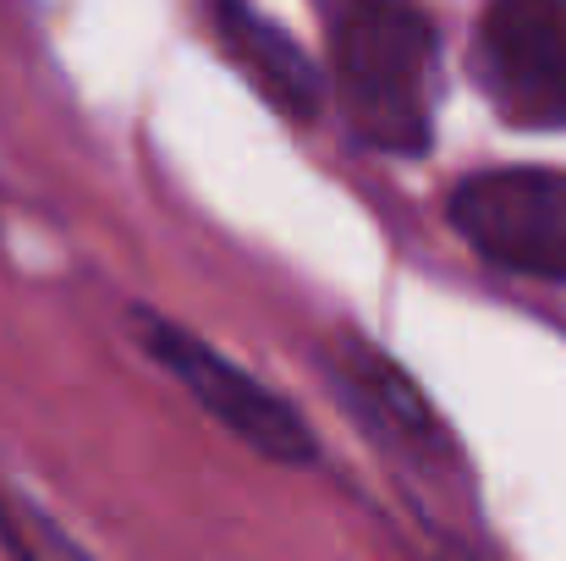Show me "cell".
I'll return each instance as SVG.
<instances>
[{
    "instance_id": "obj_7",
    "label": "cell",
    "mask_w": 566,
    "mask_h": 561,
    "mask_svg": "<svg viewBox=\"0 0 566 561\" xmlns=\"http://www.w3.org/2000/svg\"><path fill=\"white\" fill-rule=\"evenodd\" d=\"M0 551L11 561H50L44 557V546L28 534V512L6 496V485H0Z\"/></svg>"
},
{
    "instance_id": "obj_2",
    "label": "cell",
    "mask_w": 566,
    "mask_h": 561,
    "mask_svg": "<svg viewBox=\"0 0 566 561\" xmlns=\"http://www.w3.org/2000/svg\"><path fill=\"white\" fill-rule=\"evenodd\" d=\"M133 331H138L144 353L171 374L214 424H226L248 451H259L264 463H281V468H308L319 457L308 418L275 385H264L253 370H242L231 353L203 342L182 320H166L160 309L138 303L133 309Z\"/></svg>"
},
{
    "instance_id": "obj_3",
    "label": "cell",
    "mask_w": 566,
    "mask_h": 561,
    "mask_svg": "<svg viewBox=\"0 0 566 561\" xmlns=\"http://www.w3.org/2000/svg\"><path fill=\"white\" fill-rule=\"evenodd\" d=\"M451 231L495 270L528 281H566V172L495 166L446 193Z\"/></svg>"
},
{
    "instance_id": "obj_4",
    "label": "cell",
    "mask_w": 566,
    "mask_h": 561,
    "mask_svg": "<svg viewBox=\"0 0 566 561\" xmlns=\"http://www.w3.org/2000/svg\"><path fill=\"white\" fill-rule=\"evenodd\" d=\"M473 77L484 100L534 133L566 127V6L501 0L473 28Z\"/></svg>"
},
{
    "instance_id": "obj_1",
    "label": "cell",
    "mask_w": 566,
    "mask_h": 561,
    "mask_svg": "<svg viewBox=\"0 0 566 561\" xmlns=\"http://www.w3.org/2000/svg\"><path fill=\"white\" fill-rule=\"evenodd\" d=\"M325 44L347 133L379 155H423L440 111L434 22L390 0H342L325 11Z\"/></svg>"
},
{
    "instance_id": "obj_5",
    "label": "cell",
    "mask_w": 566,
    "mask_h": 561,
    "mask_svg": "<svg viewBox=\"0 0 566 561\" xmlns=\"http://www.w3.org/2000/svg\"><path fill=\"white\" fill-rule=\"evenodd\" d=\"M214 28H220V50L237 61V72L286 116V122H314L325 105V72L308 61V50L270 22L253 6H214Z\"/></svg>"
},
{
    "instance_id": "obj_6",
    "label": "cell",
    "mask_w": 566,
    "mask_h": 561,
    "mask_svg": "<svg viewBox=\"0 0 566 561\" xmlns=\"http://www.w3.org/2000/svg\"><path fill=\"white\" fill-rule=\"evenodd\" d=\"M342 385H347L353 413H364L385 440H401V446H418V451L446 446V429H440L434 407L423 402V391L412 385V374L396 370L390 359H379L369 342H353L342 353Z\"/></svg>"
}]
</instances>
